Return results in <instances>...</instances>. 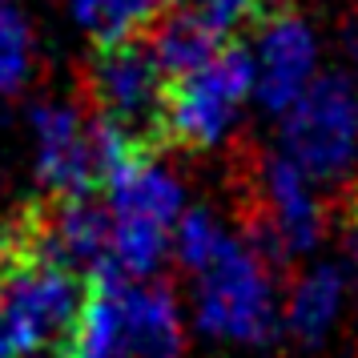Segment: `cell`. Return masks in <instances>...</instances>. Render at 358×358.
<instances>
[{
    "mask_svg": "<svg viewBox=\"0 0 358 358\" xmlns=\"http://www.w3.org/2000/svg\"><path fill=\"white\" fill-rule=\"evenodd\" d=\"M69 358H125L121 314H117V278H93Z\"/></svg>",
    "mask_w": 358,
    "mask_h": 358,
    "instance_id": "14",
    "label": "cell"
},
{
    "mask_svg": "<svg viewBox=\"0 0 358 358\" xmlns=\"http://www.w3.org/2000/svg\"><path fill=\"white\" fill-rule=\"evenodd\" d=\"M229 242V229L222 226V217L201 206H185L181 217L173 222V234H169V254L181 270L197 274L201 266H210L217 258V250Z\"/></svg>",
    "mask_w": 358,
    "mask_h": 358,
    "instance_id": "16",
    "label": "cell"
},
{
    "mask_svg": "<svg viewBox=\"0 0 358 358\" xmlns=\"http://www.w3.org/2000/svg\"><path fill=\"white\" fill-rule=\"evenodd\" d=\"M0 4H13V0H0Z\"/></svg>",
    "mask_w": 358,
    "mask_h": 358,
    "instance_id": "20",
    "label": "cell"
},
{
    "mask_svg": "<svg viewBox=\"0 0 358 358\" xmlns=\"http://www.w3.org/2000/svg\"><path fill=\"white\" fill-rule=\"evenodd\" d=\"M165 0H73V20L97 45L141 36L157 20Z\"/></svg>",
    "mask_w": 358,
    "mask_h": 358,
    "instance_id": "15",
    "label": "cell"
},
{
    "mask_svg": "<svg viewBox=\"0 0 358 358\" xmlns=\"http://www.w3.org/2000/svg\"><path fill=\"white\" fill-rule=\"evenodd\" d=\"M282 153L318 185H342L358 169V81L318 73L282 113Z\"/></svg>",
    "mask_w": 358,
    "mask_h": 358,
    "instance_id": "4",
    "label": "cell"
},
{
    "mask_svg": "<svg viewBox=\"0 0 358 358\" xmlns=\"http://www.w3.org/2000/svg\"><path fill=\"white\" fill-rule=\"evenodd\" d=\"M89 81H93V105L105 121L133 133L141 145L162 137L169 77L157 65L145 33L117 45H97Z\"/></svg>",
    "mask_w": 358,
    "mask_h": 358,
    "instance_id": "6",
    "label": "cell"
},
{
    "mask_svg": "<svg viewBox=\"0 0 358 358\" xmlns=\"http://www.w3.org/2000/svg\"><path fill=\"white\" fill-rule=\"evenodd\" d=\"M29 245L89 282L109 278V206L93 194L52 197V210L29 226Z\"/></svg>",
    "mask_w": 358,
    "mask_h": 358,
    "instance_id": "10",
    "label": "cell"
},
{
    "mask_svg": "<svg viewBox=\"0 0 358 358\" xmlns=\"http://www.w3.org/2000/svg\"><path fill=\"white\" fill-rule=\"evenodd\" d=\"M355 197H358V194H355Z\"/></svg>",
    "mask_w": 358,
    "mask_h": 358,
    "instance_id": "21",
    "label": "cell"
},
{
    "mask_svg": "<svg viewBox=\"0 0 358 358\" xmlns=\"http://www.w3.org/2000/svg\"><path fill=\"white\" fill-rule=\"evenodd\" d=\"M194 278V322L206 338L238 342V346H262L274 338V330L282 326L278 286L270 258L254 242L229 234L217 258L201 266Z\"/></svg>",
    "mask_w": 358,
    "mask_h": 358,
    "instance_id": "3",
    "label": "cell"
},
{
    "mask_svg": "<svg viewBox=\"0 0 358 358\" xmlns=\"http://www.w3.org/2000/svg\"><path fill=\"white\" fill-rule=\"evenodd\" d=\"M33 73V29L13 4H0V97L24 89Z\"/></svg>",
    "mask_w": 358,
    "mask_h": 358,
    "instance_id": "17",
    "label": "cell"
},
{
    "mask_svg": "<svg viewBox=\"0 0 358 358\" xmlns=\"http://www.w3.org/2000/svg\"><path fill=\"white\" fill-rule=\"evenodd\" d=\"M36 145V178L49 197L97 194L101 169L93 149V113H81L77 105H36L29 113Z\"/></svg>",
    "mask_w": 358,
    "mask_h": 358,
    "instance_id": "8",
    "label": "cell"
},
{
    "mask_svg": "<svg viewBox=\"0 0 358 358\" xmlns=\"http://www.w3.org/2000/svg\"><path fill=\"white\" fill-rule=\"evenodd\" d=\"M189 8H194L197 17H206L213 29H222V33H234L238 24H245L250 17H258L262 0H185Z\"/></svg>",
    "mask_w": 358,
    "mask_h": 358,
    "instance_id": "18",
    "label": "cell"
},
{
    "mask_svg": "<svg viewBox=\"0 0 358 358\" xmlns=\"http://www.w3.org/2000/svg\"><path fill=\"white\" fill-rule=\"evenodd\" d=\"M145 41L153 57H157V65L165 69V77L169 81H178L185 73H194L201 69L206 61H213L217 52L226 49V33L222 29H213L206 17H197L189 4H181L178 13H157V20L145 29Z\"/></svg>",
    "mask_w": 358,
    "mask_h": 358,
    "instance_id": "13",
    "label": "cell"
},
{
    "mask_svg": "<svg viewBox=\"0 0 358 358\" xmlns=\"http://www.w3.org/2000/svg\"><path fill=\"white\" fill-rule=\"evenodd\" d=\"M254 101L266 113L282 117L298 93L318 77V36L302 17L278 13L254 36Z\"/></svg>",
    "mask_w": 358,
    "mask_h": 358,
    "instance_id": "9",
    "label": "cell"
},
{
    "mask_svg": "<svg viewBox=\"0 0 358 358\" xmlns=\"http://www.w3.org/2000/svg\"><path fill=\"white\" fill-rule=\"evenodd\" d=\"M346 57H350V69H355V81H358V24L346 29Z\"/></svg>",
    "mask_w": 358,
    "mask_h": 358,
    "instance_id": "19",
    "label": "cell"
},
{
    "mask_svg": "<svg viewBox=\"0 0 358 358\" xmlns=\"http://www.w3.org/2000/svg\"><path fill=\"white\" fill-rule=\"evenodd\" d=\"M350 270L342 262H314L294 278L290 294H286V310H282V326L290 330L298 342L318 346V342L334 330L342 318L346 294H350Z\"/></svg>",
    "mask_w": 358,
    "mask_h": 358,
    "instance_id": "12",
    "label": "cell"
},
{
    "mask_svg": "<svg viewBox=\"0 0 358 358\" xmlns=\"http://www.w3.org/2000/svg\"><path fill=\"white\" fill-rule=\"evenodd\" d=\"M326 234L322 210V185L306 169L274 153L262 162V234L254 238L270 262L278 258H302Z\"/></svg>",
    "mask_w": 358,
    "mask_h": 358,
    "instance_id": "7",
    "label": "cell"
},
{
    "mask_svg": "<svg viewBox=\"0 0 358 358\" xmlns=\"http://www.w3.org/2000/svg\"><path fill=\"white\" fill-rule=\"evenodd\" d=\"M89 278L24 254L0 274V358H69Z\"/></svg>",
    "mask_w": 358,
    "mask_h": 358,
    "instance_id": "1",
    "label": "cell"
},
{
    "mask_svg": "<svg viewBox=\"0 0 358 358\" xmlns=\"http://www.w3.org/2000/svg\"><path fill=\"white\" fill-rule=\"evenodd\" d=\"M117 314L125 358H181L185 322L173 290L153 278H117Z\"/></svg>",
    "mask_w": 358,
    "mask_h": 358,
    "instance_id": "11",
    "label": "cell"
},
{
    "mask_svg": "<svg viewBox=\"0 0 358 358\" xmlns=\"http://www.w3.org/2000/svg\"><path fill=\"white\" fill-rule=\"evenodd\" d=\"M250 97H254V57L250 49L226 45L201 69L169 81L162 137L185 149H213L217 141H226Z\"/></svg>",
    "mask_w": 358,
    "mask_h": 358,
    "instance_id": "5",
    "label": "cell"
},
{
    "mask_svg": "<svg viewBox=\"0 0 358 358\" xmlns=\"http://www.w3.org/2000/svg\"><path fill=\"white\" fill-rule=\"evenodd\" d=\"M109 206V278H153L169 254L173 222L185 210L181 181L149 153L105 181Z\"/></svg>",
    "mask_w": 358,
    "mask_h": 358,
    "instance_id": "2",
    "label": "cell"
}]
</instances>
